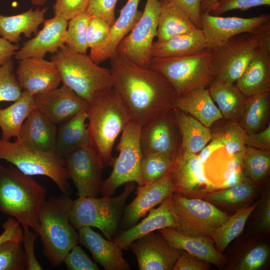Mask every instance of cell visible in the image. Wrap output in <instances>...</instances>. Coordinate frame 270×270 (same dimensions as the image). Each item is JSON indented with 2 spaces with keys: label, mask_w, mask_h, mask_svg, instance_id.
Returning a JSON list of instances; mask_svg holds the SVG:
<instances>
[{
  "label": "cell",
  "mask_w": 270,
  "mask_h": 270,
  "mask_svg": "<svg viewBox=\"0 0 270 270\" xmlns=\"http://www.w3.org/2000/svg\"><path fill=\"white\" fill-rule=\"evenodd\" d=\"M109 60L112 88L132 120L143 126L174 108L176 92L160 73L118 54Z\"/></svg>",
  "instance_id": "1"
},
{
  "label": "cell",
  "mask_w": 270,
  "mask_h": 270,
  "mask_svg": "<svg viewBox=\"0 0 270 270\" xmlns=\"http://www.w3.org/2000/svg\"><path fill=\"white\" fill-rule=\"evenodd\" d=\"M46 188L32 176L13 165L0 164V212L38 232L40 210L46 200Z\"/></svg>",
  "instance_id": "2"
},
{
  "label": "cell",
  "mask_w": 270,
  "mask_h": 270,
  "mask_svg": "<svg viewBox=\"0 0 270 270\" xmlns=\"http://www.w3.org/2000/svg\"><path fill=\"white\" fill-rule=\"evenodd\" d=\"M86 112L90 146L104 168L112 165L114 142L131 118L112 88L101 92L88 103Z\"/></svg>",
  "instance_id": "3"
},
{
  "label": "cell",
  "mask_w": 270,
  "mask_h": 270,
  "mask_svg": "<svg viewBox=\"0 0 270 270\" xmlns=\"http://www.w3.org/2000/svg\"><path fill=\"white\" fill-rule=\"evenodd\" d=\"M73 200L62 194L46 200L39 212L37 232L43 245L42 253L51 265H61L70 250L78 244L76 228L70 220Z\"/></svg>",
  "instance_id": "4"
},
{
  "label": "cell",
  "mask_w": 270,
  "mask_h": 270,
  "mask_svg": "<svg viewBox=\"0 0 270 270\" xmlns=\"http://www.w3.org/2000/svg\"><path fill=\"white\" fill-rule=\"evenodd\" d=\"M59 70L62 82L90 103L104 90L112 88L110 70L95 63L87 54L64 45L51 56Z\"/></svg>",
  "instance_id": "5"
},
{
  "label": "cell",
  "mask_w": 270,
  "mask_h": 270,
  "mask_svg": "<svg viewBox=\"0 0 270 270\" xmlns=\"http://www.w3.org/2000/svg\"><path fill=\"white\" fill-rule=\"evenodd\" d=\"M124 191L116 196L78 197L73 200L70 220L76 229L88 226L100 230L104 236L112 240L118 230L127 198L136 184H124Z\"/></svg>",
  "instance_id": "6"
},
{
  "label": "cell",
  "mask_w": 270,
  "mask_h": 270,
  "mask_svg": "<svg viewBox=\"0 0 270 270\" xmlns=\"http://www.w3.org/2000/svg\"><path fill=\"white\" fill-rule=\"evenodd\" d=\"M212 54L209 49L186 56L152 58L150 67L168 80L177 97L195 89L208 88L215 80Z\"/></svg>",
  "instance_id": "7"
},
{
  "label": "cell",
  "mask_w": 270,
  "mask_h": 270,
  "mask_svg": "<svg viewBox=\"0 0 270 270\" xmlns=\"http://www.w3.org/2000/svg\"><path fill=\"white\" fill-rule=\"evenodd\" d=\"M0 159L11 163L26 174L48 177L62 194L70 196L71 192L64 159L56 151L32 148L18 138L14 142L0 138Z\"/></svg>",
  "instance_id": "8"
},
{
  "label": "cell",
  "mask_w": 270,
  "mask_h": 270,
  "mask_svg": "<svg viewBox=\"0 0 270 270\" xmlns=\"http://www.w3.org/2000/svg\"><path fill=\"white\" fill-rule=\"evenodd\" d=\"M176 230L189 234L212 238L215 231L230 216L212 203L198 198L174 193L169 196Z\"/></svg>",
  "instance_id": "9"
},
{
  "label": "cell",
  "mask_w": 270,
  "mask_h": 270,
  "mask_svg": "<svg viewBox=\"0 0 270 270\" xmlns=\"http://www.w3.org/2000/svg\"><path fill=\"white\" fill-rule=\"evenodd\" d=\"M141 129L140 125L130 120L122 131L116 146L118 156L114 158L111 174L102 182L100 193L103 196H112L118 187L129 182L144 184L140 173Z\"/></svg>",
  "instance_id": "10"
},
{
  "label": "cell",
  "mask_w": 270,
  "mask_h": 270,
  "mask_svg": "<svg viewBox=\"0 0 270 270\" xmlns=\"http://www.w3.org/2000/svg\"><path fill=\"white\" fill-rule=\"evenodd\" d=\"M268 37L270 34H241L214 50L212 64L215 79L235 83L262 41Z\"/></svg>",
  "instance_id": "11"
},
{
  "label": "cell",
  "mask_w": 270,
  "mask_h": 270,
  "mask_svg": "<svg viewBox=\"0 0 270 270\" xmlns=\"http://www.w3.org/2000/svg\"><path fill=\"white\" fill-rule=\"evenodd\" d=\"M160 10V0H146L140 18L122 40L116 54L140 66L149 68Z\"/></svg>",
  "instance_id": "12"
},
{
  "label": "cell",
  "mask_w": 270,
  "mask_h": 270,
  "mask_svg": "<svg viewBox=\"0 0 270 270\" xmlns=\"http://www.w3.org/2000/svg\"><path fill=\"white\" fill-rule=\"evenodd\" d=\"M200 28L210 49L214 50L230 38L239 34H270V15L264 14L251 18L224 17L202 12Z\"/></svg>",
  "instance_id": "13"
},
{
  "label": "cell",
  "mask_w": 270,
  "mask_h": 270,
  "mask_svg": "<svg viewBox=\"0 0 270 270\" xmlns=\"http://www.w3.org/2000/svg\"><path fill=\"white\" fill-rule=\"evenodd\" d=\"M64 159L68 179L72 181L78 197H96L101 192L104 168L94 150L90 145Z\"/></svg>",
  "instance_id": "14"
},
{
  "label": "cell",
  "mask_w": 270,
  "mask_h": 270,
  "mask_svg": "<svg viewBox=\"0 0 270 270\" xmlns=\"http://www.w3.org/2000/svg\"><path fill=\"white\" fill-rule=\"evenodd\" d=\"M204 166L198 155L180 148L170 171L174 193L191 197L214 190V186L206 176Z\"/></svg>",
  "instance_id": "15"
},
{
  "label": "cell",
  "mask_w": 270,
  "mask_h": 270,
  "mask_svg": "<svg viewBox=\"0 0 270 270\" xmlns=\"http://www.w3.org/2000/svg\"><path fill=\"white\" fill-rule=\"evenodd\" d=\"M151 232L130 246L140 270H172L182 250L172 247L159 233Z\"/></svg>",
  "instance_id": "16"
},
{
  "label": "cell",
  "mask_w": 270,
  "mask_h": 270,
  "mask_svg": "<svg viewBox=\"0 0 270 270\" xmlns=\"http://www.w3.org/2000/svg\"><path fill=\"white\" fill-rule=\"evenodd\" d=\"M175 192L170 172L156 182L138 186L136 198L124 208L120 224L122 230L136 224L150 210Z\"/></svg>",
  "instance_id": "17"
},
{
  "label": "cell",
  "mask_w": 270,
  "mask_h": 270,
  "mask_svg": "<svg viewBox=\"0 0 270 270\" xmlns=\"http://www.w3.org/2000/svg\"><path fill=\"white\" fill-rule=\"evenodd\" d=\"M36 108L50 120L60 125L80 112L88 104L63 84L52 90L34 95Z\"/></svg>",
  "instance_id": "18"
},
{
  "label": "cell",
  "mask_w": 270,
  "mask_h": 270,
  "mask_svg": "<svg viewBox=\"0 0 270 270\" xmlns=\"http://www.w3.org/2000/svg\"><path fill=\"white\" fill-rule=\"evenodd\" d=\"M18 61L16 77L24 90L34 95L55 89L62 82L59 70L52 60L32 57Z\"/></svg>",
  "instance_id": "19"
},
{
  "label": "cell",
  "mask_w": 270,
  "mask_h": 270,
  "mask_svg": "<svg viewBox=\"0 0 270 270\" xmlns=\"http://www.w3.org/2000/svg\"><path fill=\"white\" fill-rule=\"evenodd\" d=\"M178 133L172 111L142 126L140 142L142 154L162 153L176 158L180 150Z\"/></svg>",
  "instance_id": "20"
},
{
  "label": "cell",
  "mask_w": 270,
  "mask_h": 270,
  "mask_svg": "<svg viewBox=\"0 0 270 270\" xmlns=\"http://www.w3.org/2000/svg\"><path fill=\"white\" fill-rule=\"evenodd\" d=\"M68 21L54 16L45 20L43 28L33 38L25 42L14 55L20 60L28 58H44L47 53L54 54L64 45Z\"/></svg>",
  "instance_id": "21"
},
{
  "label": "cell",
  "mask_w": 270,
  "mask_h": 270,
  "mask_svg": "<svg viewBox=\"0 0 270 270\" xmlns=\"http://www.w3.org/2000/svg\"><path fill=\"white\" fill-rule=\"evenodd\" d=\"M78 243L90 252L96 262L105 270H128L130 266L124 258L122 250L114 240L104 238L90 226L78 229Z\"/></svg>",
  "instance_id": "22"
},
{
  "label": "cell",
  "mask_w": 270,
  "mask_h": 270,
  "mask_svg": "<svg viewBox=\"0 0 270 270\" xmlns=\"http://www.w3.org/2000/svg\"><path fill=\"white\" fill-rule=\"evenodd\" d=\"M235 84L247 97L270 90V37L262 41Z\"/></svg>",
  "instance_id": "23"
},
{
  "label": "cell",
  "mask_w": 270,
  "mask_h": 270,
  "mask_svg": "<svg viewBox=\"0 0 270 270\" xmlns=\"http://www.w3.org/2000/svg\"><path fill=\"white\" fill-rule=\"evenodd\" d=\"M172 247L186 251L218 268L222 266L226 259L214 246L212 238L191 235L175 228H166L158 230Z\"/></svg>",
  "instance_id": "24"
},
{
  "label": "cell",
  "mask_w": 270,
  "mask_h": 270,
  "mask_svg": "<svg viewBox=\"0 0 270 270\" xmlns=\"http://www.w3.org/2000/svg\"><path fill=\"white\" fill-rule=\"evenodd\" d=\"M148 212V216L140 223L115 236L112 240L122 250L129 248L136 240L151 232L166 228H176L178 224L170 206L169 196L157 208H153Z\"/></svg>",
  "instance_id": "25"
},
{
  "label": "cell",
  "mask_w": 270,
  "mask_h": 270,
  "mask_svg": "<svg viewBox=\"0 0 270 270\" xmlns=\"http://www.w3.org/2000/svg\"><path fill=\"white\" fill-rule=\"evenodd\" d=\"M57 130V125L36 108L24 122L18 138L36 150L56 151Z\"/></svg>",
  "instance_id": "26"
},
{
  "label": "cell",
  "mask_w": 270,
  "mask_h": 270,
  "mask_svg": "<svg viewBox=\"0 0 270 270\" xmlns=\"http://www.w3.org/2000/svg\"><path fill=\"white\" fill-rule=\"evenodd\" d=\"M174 108L192 116L208 128L223 118L208 88H198L176 98Z\"/></svg>",
  "instance_id": "27"
},
{
  "label": "cell",
  "mask_w": 270,
  "mask_h": 270,
  "mask_svg": "<svg viewBox=\"0 0 270 270\" xmlns=\"http://www.w3.org/2000/svg\"><path fill=\"white\" fill-rule=\"evenodd\" d=\"M201 29L177 35L164 42H154L152 58H170L186 56L209 50Z\"/></svg>",
  "instance_id": "28"
},
{
  "label": "cell",
  "mask_w": 270,
  "mask_h": 270,
  "mask_svg": "<svg viewBox=\"0 0 270 270\" xmlns=\"http://www.w3.org/2000/svg\"><path fill=\"white\" fill-rule=\"evenodd\" d=\"M86 110L80 112L58 127L56 152L62 158L90 145Z\"/></svg>",
  "instance_id": "29"
},
{
  "label": "cell",
  "mask_w": 270,
  "mask_h": 270,
  "mask_svg": "<svg viewBox=\"0 0 270 270\" xmlns=\"http://www.w3.org/2000/svg\"><path fill=\"white\" fill-rule=\"evenodd\" d=\"M48 8H31L27 11L14 16H6L0 14V36L12 43L16 44L24 34L31 38L32 34L38 33L39 26L44 23Z\"/></svg>",
  "instance_id": "30"
},
{
  "label": "cell",
  "mask_w": 270,
  "mask_h": 270,
  "mask_svg": "<svg viewBox=\"0 0 270 270\" xmlns=\"http://www.w3.org/2000/svg\"><path fill=\"white\" fill-rule=\"evenodd\" d=\"M140 0H128L118 18L110 27L109 40L93 61L99 64L116 54L122 40L131 31L140 18L142 12L138 10Z\"/></svg>",
  "instance_id": "31"
},
{
  "label": "cell",
  "mask_w": 270,
  "mask_h": 270,
  "mask_svg": "<svg viewBox=\"0 0 270 270\" xmlns=\"http://www.w3.org/2000/svg\"><path fill=\"white\" fill-rule=\"evenodd\" d=\"M208 89L223 118L239 122L248 97L236 84L215 79Z\"/></svg>",
  "instance_id": "32"
},
{
  "label": "cell",
  "mask_w": 270,
  "mask_h": 270,
  "mask_svg": "<svg viewBox=\"0 0 270 270\" xmlns=\"http://www.w3.org/2000/svg\"><path fill=\"white\" fill-rule=\"evenodd\" d=\"M172 112L181 136V149L196 154L212 139L210 128L178 108Z\"/></svg>",
  "instance_id": "33"
},
{
  "label": "cell",
  "mask_w": 270,
  "mask_h": 270,
  "mask_svg": "<svg viewBox=\"0 0 270 270\" xmlns=\"http://www.w3.org/2000/svg\"><path fill=\"white\" fill-rule=\"evenodd\" d=\"M196 28H198L178 6L166 0H160L156 41L164 42Z\"/></svg>",
  "instance_id": "34"
},
{
  "label": "cell",
  "mask_w": 270,
  "mask_h": 270,
  "mask_svg": "<svg viewBox=\"0 0 270 270\" xmlns=\"http://www.w3.org/2000/svg\"><path fill=\"white\" fill-rule=\"evenodd\" d=\"M36 108L34 95L23 90L21 96L12 104L0 108L1 138L10 140L12 138H18L24 122Z\"/></svg>",
  "instance_id": "35"
},
{
  "label": "cell",
  "mask_w": 270,
  "mask_h": 270,
  "mask_svg": "<svg viewBox=\"0 0 270 270\" xmlns=\"http://www.w3.org/2000/svg\"><path fill=\"white\" fill-rule=\"evenodd\" d=\"M270 95L268 90L247 98L239 122L247 134L264 128L268 116Z\"/></svg>",
  "instance_id": "36"
},
{
  "label": "cell",
  "mask_w": 270,
  "mask_h": 270,
  "mask_svg": "<svg viewBox=\"0 0 270 270\" xmlns=\"http://www.w3.org/2000/svg\"><path fill=\"white\" fill-rule=\"evenodd\" d=\"M258 206L257 203L238 210L214 232L212 239L216 248L222 253L228 245L243 231L248 218Z\"/></svg>",
  "instance_id": "37"
},
{
  "label": "cell",
  "mask_w": 270,
  "mask_h": 270,
  "mask_svg": "<svg viewBox=\"0 0 270 270\" xmlns=\"http://www.w3.org/2000/svg\"><path fill=\"white\" fill-rule=\"evenodd\" d=\"M210 130L213 138L222 144L228 155L244 150L245 139L248 134L239 122L225 120Z\"/></svg>",
  "instance_id": "38"
},
{
  "label": "cell",
  "mask_w": 270,
  "mask_h": 270,
  "mask_svg": "<svg viewBox=\"0 0 270 270\" xmlns=\"http://www.w3.org/2000/svg\"><path fill=\"white\" fill-rule=\"evenodd\" d=\"M176 158L162 153L143 154L140 173L144 184L156 182L170 173Z\"/></svg>",
  "instance_id": "39"
},
{
  "label": "cell",
  "mask_w": 270,
  "mask_h": 270,
  "mask_svg": "<svg viewBox=\"0 0 270 270\" xmlns=\"http://www.w3.org/2000/svg\"><path fill=\"white\" fill-rule=\"evenodd\" d=\"M254 192L253 182L246 178L242 182L237 186L210 191L201 195L200 197L221 205H234L250 199Z\"/></svg>",
  "instance_id": "40"
},
{
  "label": "cell",
  "mask_w": 270,
  "mask_h": 270,
  "mask_svg": "<svg viewBox=\"0 0 270 270\" xmlns=\"http://www.w3.org/2000/svg\"><path fill=\"white\" fill-rule=\"evenodd\" d=\"M270 168V154L263 150L246 146L242 158V172L253 183L262 180Z\"/></svg>",
  "instance_id": "41"
},
{
  "label": "cell",
  "mask_w": 270,
  "mask_h": 270,
  "mask_svg": "<svg viewBox=\"0 0 270 270\" xmlns=\"http://www.w3.org/2000/svg\"><path fill=\"white\" fill-rule=\"evenodd\" d=\"M90 16L86 12L68 21L64 45L77 52L86 54L87 32Z\"/></svg>",
  "instance_id": "42"
},
{
  "label": "cell",
  "mask_w": 270,
  "mask_h": 270,
  "mask_svg": "<svg viewBox=\"0 0 270 270\" xmlns=\"http://www.w3.org/2000/svg\"><path fill=\"white\" fill-rule=\"evenodd\" d=\"M111 26L105 21L90 16L88 28L87 42L90 49L89 56L93 60L104 48L110 36Z\"/></svg>",
  "instance_id": "43"
},
{
  "label": "cell",
  "mask_w": 270,
  "mask_h": 270,
  "mask_svg": "<svg viewBox=\"0 0 270 270\" xmlns=\"http://www.w3.org/2000/svg\"><path fill=\"white\" fill-rule=\"evenodd\" d=\"M14 68L12 59L0 66V102H14L22 95V88Z\"/></svg>",
  "instance_id": "44"
},
{
  "label": "cell",
  "mask_w": 270,
  "mask_h": 270,
  "mask_svg": "<svg viewBox=\"0 0 270 270\" xmlns=\"http://www.w3.org/2000/svg\"><path fill=\"white\" fill-rule=\"evenodd\" d=\"M26 263L22 242L8 240L0 245V270H24Z\"/></svg>",
  "instance_id": "45"
},
{
  "label": "cell",
  "mask_w": 270,
  "mask_h": 270,
  "mask_svg": "<svg viewBox=\"0 0 270 270\" xmlns=\"http://www.w3.org/2000/svg\"><path fill=\"white\" fill-rule=\"evenodd\" d=\"M270 248L267 244L256 245L248 251L238 262L236 269L238 270H258L268 260Z\"/></svg>",
  "instance_id": "46"
},
{
  "label": "cell",
  "mask_w": 270,
  "mask_h": 270,
  "mask_svg": "<svg viewBox=\"0 0 270 270\" xmlns=\"http://www.w3.org/2000/svg\"><path fill=\"white\" fill-rule=\"evenodd\" d=\"M90 0H56L52 6L54 16L67 21L86 12Z\"/></svg>",
  "instance_id": "47"
},
{
  "label": "cell",
  "mask_w": 270,
  "mask_h": 270,
  "mask_svg": "<svg viewBox=\"0 0 270 270\" xmlns=\"http://www.w3.org/2000/svg\"><path fill=\"white\" fill-rule=\"evenodd\" d=\"M69 270H98L99 268L78 244L68 252L64 260Z\"/></svg>",
  "instance_id": "48"
},
{
  "label": "cell",
  "mask_w": 270,
  "mask_h": 270,
  "mask_svg": "<svg viewBox=\"0 0 270 270\" xmlns=\"http://www.w3.org/2000/svg\"><path fill=\"white\" fill-rule=\"evenodd\" d=\"M23 235L22 244L26 257V270H42L43 268L38 258L34 252V244L38 234L32 232L30 227L25 224H22Z\"/></svg>",
  "instance_id": "49"
},
{
  "label": "cell",
  "mask_w": 270,
  "mask_h": 270,
  "mask_svg": "<svg viewBox=\"0 0 270 270\" xmlns=\"http://www.w3.org/2000/svg\"><path fill=\"white\" fill-rule=\"evenodd\" d=\"M270 6V0H218L210 14L220 16L232 10H246L249 8L261 6Z\"/></svg>",
  "instance_id": "50"
},
{
  "label": "cell",
  "mask_w": 270,
  "mask_h": 270,
  "mask_svg": "<svg viewBox=\"0 0 270 270\" xmlns=\"http://www.w3.org/2000/svg\"><path fill=\"white\" fill-rule=\"evenodd\" d=\"M118 0H90L86 11L90 16L102 20L112 26L115 22V8Z\"/></svg>",
  "instance_id": "51"
},
{
  "label": "cell",
  "mask_w": 270,
  "mask_h": 270,
  "mask_svg": "<svg viewBox=\"0 0 270 270\" xmlns=\"http://www.w3.org/2000/svg\"><path fill=\"white\" fill-rule=\"evenodd\" d=\"M210 264L182 250L172 270H208Z\"/></svg>",
  "instance_id": "52"
},
{
  "label": "cell",
  "mask_w": 270,
  "mask_h": 270,
  "mask_svg": "<svg viewBox=\"0 0 270 270\" xmlns=\"http://www.w3.org/2000/svg\"><path fill=\"white\" fill-rule=\"evenodd\" d=\"M245 145L263 150H270V124L260 131L248 134L245 139Z\"/></svg>",
  "instance_id": "53"
},
{
  "label": "cell",
  "mask_w": 270,
  "mask_h": 270,
  "mask_svg": "<svg viewBox=\"0 0 270 270\" xmlns=\"http://www.w3.org/2000/svg\"><path fill=\"white\" fill-rule=\"evenodd\" d=\"M2 228L4 231L0 234V245L8 240L22 242V228L15 218L11 216L8 218L3 224Z\"/></svg>",
  "instance_id": "54"
},
{
  "label": "cell",
  "mask_w": 270,
  "mask_h": 270,
  "mask_svg": "<svg viewBox=\"0 0 270 270\" xmlns=\"http://www.w3.org/2000/svg\"><path fill=\"white\" fill-rule=\"evenodd\" d=\"M181 8L190 18L195 26L200 28V16L202 0H166Z\"/></svg>",
  "instance_id": "55"
},
{
  "label": "cell",
  "mask_w": 270,
  "mask_h": 270,
  "mask_svg": "<svg viewBox=\"0 0 270 270\" xmlns=\"http://www.w3.org/2000/svg\"><path fill=\"white\" fill-rule=\"evenodd\" d=\"M258 226L262 232L270 230V194L268 192L264 194L260 206L258 214Z\"/></svg>",
  "instance_id": "56"
},
{
  "label": "cell",
  "mask_w": 270,
  "mask_h": 270,
  "mask_svg": "<svg viewBox=\"0 0 270 270\" xmlns=\"http://www.w3.org/2000/svg\"><path fill=\"white\" fill-rule=\"evenodd\" d=\"M20 47L0 36V66L10 60Z\"/></svg>",
  "instance_id": "57"
},
{
  "label": "cell",
  "mask_w": 270,
  "mask_h": 270,
  "mask_svg": "<svg viewBox=\"0 0 270 270\" xmlns=\"http://www.w3.org/2000/svg\"><path fill=\"white\" fill-rule=\"evenodd\" d=\"M222 148H224L222 144L218 139L212 138L208 145H206L198 155L200 161L204 164L213 152Z\"/></svg>",
  "instance_id": "58"
},
{
  "label": "cell",
  "mask_w": 270,
  "mask_h": 270,
  "mask_svg": "<svg viewBox=\"0 0 270 270\" xmlns=\"http://www.w3.org/2000/svg\"><path fill=\"white\" fill-rule=\"evenodd\" d=\"M245 178L242 170L237 171L219 186L216 190L237 186L242 182Z\"/></svg>",
  "instance_id": "59"
},
{
  "label": "cell",
  "mask_w": 270,
  "mask_h": 270,
  "mask_svg": "<svg viewBox=\"0 0 270 270\" xmlns=\"http://www.w3.org/2000/svg\"><path fill=\"white\" fill-rule=\"evenodd\" d=\"M218 0H202L200 11L202 12L210 13L216 4Z\"/></svg>",
  "instance_id": "60"
},
{
  "label": "cell",
  "mask_w": 270,
  "mask_h": 270,
  "mask_svg": "<svg viewBox=\"0 0 270 270\" xmlns=\"http://www.w3.org/2000/svg\"><path fill=\"white\" fill-rule=\"evenodd\" d=\"M47 0H31L32 4L34 6H40L44 5Z\"/></svg>",
  "instance_id": "61"
}]
</instances>
